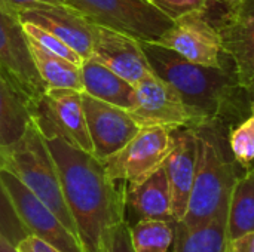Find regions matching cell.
<instances>
[{
  "label": "cell",
  "mask_w": 254,
  "mask_h": 252,
  "mask_svg": "<svg viewBox=\"0 0 254 252\" xmlns=\"http://www.w3.org/2000/svg\"><path fill=\"white\" fill-rule=\"evenodd\" d=\"M0 178L28 236L43 241L60 252H83L77 238L61 223L57 214L15 175L0 168Z\"/></svg>",
  "instance_id": "obj_11"
},
{
  "label": "cell",
  "mask_w": 254,
  "mask_h": 252,
  "mask_svg": "<svg viewBox=\"0 0 254 252\" xmlns=\"http://www.w3.org/2000/svg\"><path fill=\"white\" fill-rule=\"evenodd\" d=\"M0 168L15 175L77 238L73 218L64 201L54 157L33 119L21 138L9 146H0Z\"/></svg>",
  "instance_id": "obj_4"
},
{
  "label": "cell",
  "mask_w": 254,
  "mask_h": 252,
  "mask_svg": "<svg viewBox=\"0 0 254 252\" xmlns=\"http://www.w3.org/2000/svg\"><path fill=\"white\" fill-rule=\"evenodd\" d=\"M205 13L240 85L254 100V0H208Z\"/></svg>",
  "instance_id": "obj_5"
},
{
  "label": "cell",
  "mask_w": 254,
  "mask_h": 252,
  "mask_svg": "<svg viewBox=\"0 0 254 252\" xmlns=\"http://www.w3.org/2000/svg\"><path fill=\"white\" fill-rule=\"evenodd\" d=\"M152 71L168 82L207 123L237 125L250 111L253 97L240 85L234 68H214L188 61L156 42L140 40Z\"/></svg>",
  "instance_id": "obj_2"
},
{
  "label": "cell",
  "mask_w": 254,
  "mask_h": 252,
  "mask_svg": "<svg viewBox=\"0 0 254 252\" xmlns=\"http://www.w3.org/2000/svg\"><path fill=\"white\" fill-rule=\"evenodd\" d=\"M0 73L24 100L28 110L46 92L22 24L16 16L4 12H0Z\"/></svg>",
  "instance_id": "obj_9"
},
{
  "label": "cell",
  "mask_w": 254,
  "mask_h": 252,
  "mask_svg": "<svg viewBox=\"0 0 254 252\" xmlns=\"http://www.w3.org/2000/svg\"><path fill=\"white\" fill-rule=\"evenodd\" d=\"M22 24V28H24V33L27 34V37L30 40H33L36 45H39L42 49L54 53V55H58L76 65H80L82 64V58L79 56L77 52H74L67 43H64L61 39L55 37L52 33L31 24V22H21Z\"/></svg>",
  "instance_id": "obj_25"
},
{
  "label": "cell",
  "mask_w": 254,
  "mask_h": 252,
  "mask_svg": "<svg viewBox=\"0 0 254 252\" xmlns=\"http://www.w3.org/2000/svg\"><path fill=\"white\" fill-rule=\"evenodd\" d=\"M252 232H254V163L235 183L226 221L228 241Z\"/></svg>",
  "instance_id": "obj_20"
},
{
  "label": "cell",
  "mask_w": 254,
  "mask_h": 252,
  "mask_svg": "<svg viewBox=\"0 0 254 252\" xmlns=\"http://www.w3.org/2000/svg\"><path fill=\"white\" fill-rule=\"evenodd\" d=\"M30 113L45 138L61 137L71 146L92 153L82 91L68 88L46 89L42 98L30 108Z\"/></svg>",
  "instance_id": "obj_8"
},
{
  "label": "cell",
  "mask_w": 254,
  "mask_h": 252,
  "mask_svg": "<svg viewBox=\"0 0 254 252\" xmlns=\"http://www.w3.org/2000/svg\"><path fill=\"white\" fill-rule=\"evenodd\" d=\"M0 236H3L13 247H16L22 239L28 236L27 230L24 229L15 212V208L7 196L1 178H0Z\"/></svg>",
  "instance_id": "obj_26"
},
{
  "label": "cell",
  "mask_w": 254,
  "mask_h": 252,
  "mask_svg": "<svg viewBox=\"0 0 254 252\" xmlns=\"http://www.w3.org/2000/svg\"><path fill=\"white\" fill-rule=\"evenodd\" d=\"M171 147V129L141 128L119 151L103 162L112 180L132 186L161 168Z\"/></svg>",
  "instance_id": "obj_10"
},
{
  "label": "cell",
  "mask_w": 254,
  "mask_h": 252,
  "mask_svg": "<svg viewBox=\"0 0 254 252\" xmlns=\"http://www.w3.org/2000/svg\"><path fill=\"white\" fill-rule=\"evenodd\" d=\"M83 252H109L127 220V184L110 178L103 160L61 137L45 138Z\"/></svg>",
  "instance_id": "obj_1"
},
{
  "label": "cell",
  "mask_w": 254,
  "mask_h": 252,
  "mask_svg": "<svg viewBox=\"0 0 254 252\" xmlns=\"http://www.w3.org/2000/svg\"><path fill=\"white\" fill-rule=\"evenodd\" d=\"M109 252H135L131 241V224L127 220L119 226Z\"/></svg>",
  "instance_id": "obj_29"
},
{
  "label": "cell",
  "mask_w": 254,
  "mask_h": 252,
  "mask_svg": "<svg viewBox=\"0 0 254 252\" xmlns=\"http://www.w3.org/2000/svg\"><path fill=\"white\" fill-rule=\"evenodd\" d=\"M28 45H30L34 65H36L39 76L43 80L46 89L68 88V89L82 91L80 65H76L58 55H54V53L42 49L39 45H36L30 39H28Z\"/></svg>",
  "instance_id": "obj_21"
},
{
  "label": "cell",
  "mask_w": 254,
  "mask_h": 252,
  "mask_svg": "<svg viewBox=\"0 0 254 252\" xmlns=\"http://www.w3.org/2000/svg\"><path fill=\"white\" fill-rule=\"evenodd\" d=\"M173 21L192 12H202L207 9L208 0H150Z\"/></svg>",
  "instance_id": "obj_27"
},
{
  "label": "cell",
  "mask_w": 254,
  "mask_h": 252,
  "mask_svg": "<svg viewBox=\"0 0 254 252\" xmlns=\"http://www.w3.org/2000/svg\"><path fill=\"white\" fill-rule=\"evenodd\" d=\"M82 102L92 153L100 160H106L119 151L141 129L127 108L104 102L83 92Z\"/></svg>",
  "instance_id": "obj_13"
},
{
  "label": "cell",
  "mask_w": 254,
  "mask_h": 252,
  "mask_svg": "<svg viewBox=\"0 0 254 252\" xmlns=\"http://www.w3.org/2000/svg\"><path fill=\"white\" fill-rule=\"evenodd\" d=\"M68 7L94 24L144 42H156L174 22L150 0H68Z\"/></svg>",
  "instance_id": "obj_6"
},
{
  "label": "cell",
  "mask_w": 254,
  "mask_h": 252,
  "mask_svg": "<svg viewBox=\"0 0 254 252\" xmlns=\"http://www.w3.org/2000/svg\"><path fill=\"white\" fill-rule=\"evenodd\" d=\"M134 89V105L128 111L140 128L162 126L173 131L207 125L205 119L185 102L176 88L155 73L143 77Z\"/></svg>",
  "instance_id": "obj_7"
},
{
  "label": "cell",
  "mask_w": 254,
  "mask_h": 252,
  "mask_svg": "<svg viewBox=\"0 0 254 252\" xmlns=\"http://www.w3.org/2000/svg\"><path fill=\"white\" fill-rule=\"evenodd\" d=\"M15 248L18 252H60L54 247L45 244L43 241H40L34 236H27Z\"/></svg>",
  "instance_id": "obj_30"
},
{
  "label": "cell",
  "mask_w": 254,
  "mask_h": 252,
  "mask_svg": "<svg viewBox=\"0 0 254 252\" xmlns=\"http://www.w3.org/2000/svg\"><path fill=\"white\" fill-rule=\"evenodd\" d=\"M92 56L116 74L135 85L153 73L141 49L140 40L121 31L91 22Z\"/></svg>",
  "instance_id": "obj_14"
},
{
  "label": "cell",
  "mask_w": 254,
  "mask_h": 252,
  "mask_svg": "<svg viewBox=\"0 0 254 252\" xmlns=\"http://www.w3.org/2000/svg\"><path fill=\"white\" fill-rule=\"evenodd\" d=\"M173 147L164 160V169L171 192V211L174 221H182L196 172L198 159V135L196 129L180 128L171 131Z\"/></svg>",
  "instance_id": "obj_16"
},
{
  "label": "cell",
  "mask_w": 254,
  "mask_h": 252,
  "mask_svg": "<svg viewBox=\"0 0 254 252\" xmlns=\"http://www.w3.org/2000/svg\"><path fill=\"white\" fill-rule=\"evenodd\" d=\"M174 221L141 218L131 226V241L135 252H168L174 239Z\"/></svg>",
  "instance_id": "obj_23"
},
{
  "label": "cell",
  "mask_w": 254,
  "mask_h": 252,
  "mask_svg": "<svg viewBox=\"0 0 254 252\" xmlns=\"http://www.w3.org/2000/svg\"><path fill=\"white\" fill-rule=\"evenodd\" d=\"M30 122L27 104L0 73V146H9L21 138Z\"/></svg>",
  "instance_id": "obj_22"
},
{
  "label": "cell",
  "mask_w": 254,
  "mask_h": 252,
  "mask_svg": "<svg viewBox=\"0 0 254 252\" xmlns=\"http://www.w3.org/2000/svg\"><path fill=\"white\" fill-rule=\"evenodd\" d=\"M80 79L83 94L127 110H131L134 105V85L100 62L95 56L82 61Z\"/></svg>",
  "instance_id": "obj_17"
},
{
  "label": "cell",
  "mask_w": 254,
  "mask_h": 252,
  "mask_svg": "<svg viewBox=\"0 0 254 252\" xmlns=\"http://www.w3.org/2000/svg\"><path fill=\"white\" fill-rule=\"evenodd\" d=\"M226 252H254V232L228 241Z\"/></svg>",
  "instance_id": "obj_31"
},
{
  "label": "cell",
  "mask_w": 254,
  "mask_h": 252,
  "mask_svg": "<svg viewBox=\"0 0 254 252\" xmlns=\"http://www.w3.org/2000/svg\"><path fill=\"white\" fill-rule=\"evenodd\" d=\"M127 208L141 218L174 221L171 211V192L164 166L158 168L143 181L127 186Z\"/></svg>",
  "instance_id": "obj_18"
},
{
  "label": "cell",
  "mask_w": 254,
  "mask_h": 252,
  "mask_svg": "<svg viewBox=\"0 0 254 252\" xmlns=\"http://www.w3.org/2000/svg\"><path fill=\"white\" fill-rule=\"evenodd\" d=\"M16 18L19 22H31L52 33L77 52L82 59L92 56L91 21L77 10L60 4L40 3L19 10Z\"/></svg>",
  "instance_id": "obj_15"
},
{
  "label": "cell",
  "mask_w": 254,
  "mask_h": 252,
  "mask_svg": "<svg viewBox=\"0 0 254 252\" xmlns=\"http://www.w3.org/2000/svg\"><path fill=\"white\" fill-rule=\"evenodd\" d=\"M156 43L177 52L190 62L214 68H228L220 36L205 10L192 12L174 19L173 25Z\"/></svg>",
  "instance_id": "obj_12"
},
{
  "label": "cell",
  "mask_w": 254,
  "mask_h": 252,
  "mask_svg": "<svg viewBox=\"0 0 254 252\" xmlns=\"http://www.w3.org/2000/svg\"><path fill=\"white\" fill-rule=\"evenodd\" d=\"M48 3V4H60L68 7V0H0V12L16 16V13L22 9L31 7L34 4Z\"/></svg>",
  "instance_id": "obj_28"
},
{
  "label": "cell",
  "mask_w": 254,
  "mask_h": 252,
  "mask_svg": "<svg viewBox=\"0 0 254 252\" xmlns=\"http://www.w3.org/2000/svg\"><path fill=\"white\" fill-rule=\"evenodd\" d=\"M228 218L189 227L183 221H174V252H226Z\"/></svg>",
  "instance_id": "obj_19"
},
{
  "label": "cell",
  "mask_w": 254,
  "mask_h": 252,
  "mask_svg": "<svg viewBox=\"0 0 254 252\" xmlns=\"http://www.w3.org/2000/svg\"><path fill=\"white\" fill-rule=\"evenodd\" d=\"M222 125L207 123L196 128L198 159L193 186L183 223L189 227L201 226L217 218H228L232 190L238 180L235 159L228 154L229 147Z\"/></svg>",
  "instance_id": "obj_3"
},
{
  "label": "cell",
  "mask_w": 254,
  "mask_h": 252,
  "mask_svg": "<svg viewBox=\"0 0 254 252\" xmlns=\"http://www.w3.org/2000/svg\"><path fill=\"white\" fill-rule=\"evenodd\" d=\"M228 147L235 162L244 169L254 163V100L249 114L231 128Z\"/></svg>",
  "instance_id": "obj_24"
}]
</instances>
